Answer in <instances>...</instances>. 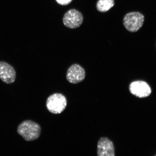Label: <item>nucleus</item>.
Returning a JSON list of instances; mask_svg holds the SVG:
<instances>
[{"instance_id": "6", "label": "nucleus", "mask_w": 156, "mask_h": 156, "mask_svg": "<svg viewBox=\"0 0 156 156\" xmlns=\"http://www.w3.org/2000/svg\"><path fill=\"white\" fill-rule=\"evenodd\" d=\"M129 89L132 94L140 98L149 96L151 93V89L149 85L144 81L133 82L130 84Z\"/></svg>"}, {"instance_id": "2", "label": "nucleus", "mask_w": 156, "mask_h": 156, "mask_svg": "<svg viewBox=\"0 0 156 156\" xmlns=\"http://www.w3.org/2000/svg\"><path fill=\"white\" fill-rule=\"evenodd\" d=\"M66 97L60 93H55L48 98L46 106L49 112L55 114H58L65 110L67 106Z\"/></svg>"}, {"instance_id": "1", "label": "nucleus", "mask_w": 156, "mask_h": 156, "mask_svg": "<svg viewBox=\"0 0 156 156\" xmlns=\"http://www.w3.org/2000/svg\"><path fill=\"white\" fill-rule=\"evenodd\" d=\"M41 131L40 126L30 120H25L21 122L17 128V133L27 141H34L38 139Z\"/></svg>"}, {"instance_id": "10", "label": "nucleus", "mask_w": 156, "mask_h": 156, "mask_svg": "<svg viewBox=\"0 0 156 156\" xmlns=\"http://www.w3.org/2000/svg\"><path fill=\"white\" fill-rule=\"evenodd\" d=\"M57 2L62 5H66L71 3L73 0H56Z\"/></svg>"}, {"instance_id": "9", "label": "nucleus", "mask_w": 156, "mask_h": 156, "mask_svg": "<svg viewBox=\"0 0 156 156\" xmlns=\"http://www.w3.org/2000/svg\"><path fill=\"white\" fill-rule=\"evenodd\" d=\"M114 0H98L96 4L97 10L101 12L108 11L114 6Z\"/></svg>"}, {"instance_id": "7", "label": "nucleus", "mask_w": 156, "mask_h": 156, "mask_svg": "<svg viewBox=\"0 0 156 156\" xmlns=\"http://www.w3.org/2000/svg\"><path fill=\"white\" fill-rule=\"evenodd\" d=\"M16 79V73L14 68L7 62H0V79L9 84L14 83Z\"/></svg>"}, {"instance_id": "4", "label": "nucleus", "mask_w": 156, "mask_h": 156, "mask_svg": "<svg viewBox=\"0 0 156 156\" xmlns=\"http://www.w3.org/2000/svg\"><path fill=\"white\" fill-rule=\"evenodd\" d=\"M83 16L77 10H69L64 14L63 19V24L66 27L71 29L79 28L83 22Z\"/></svg>"}, {"instance_id": "5", "label": "nucleus", "mask_w": 156, "mask_h": 156, "mask_svg": "<svg viewBox=\"0 0 156 156\" xmlns=\"http://www.w3.org/2000/svg\"><path fill=\"white\" fill-rule=\"evenodd\" d=\"M85 76L84 69L79 64H75L68 68L66 78L69 83L75 84L83 81Z\"/></svg>"}, {"instance_id": "8", "label": "nucleus", "mask_w": 156, "mask_h": 156, "mask_svg": "<svg viewBox=\"0 0 156 156\" xmlns=\"http://www.w3.org/2000/svg\"><path fill=\"white\" fill-rule=\"evenodd\" d=\"M97 153L98 156H115V149L112 142L106 137L101 138L98 143Z\"/></svg>"}, {"instance_id": "3", "label": "nucleus", "mask_w": 156, "mask_h": 156, "mask_svg": "<svg viewBox=\"0 0 156 156\" xmlns=\"http://www.w3.org/2000/svg\"><path fill=\"white\" fill-rule=\"evenodd\" d=\"M145 20V17L138 12H132L126 14L124 17L123 23L125 28L130 32H137L141 28Z\"/></svg>"}]
</instances>
